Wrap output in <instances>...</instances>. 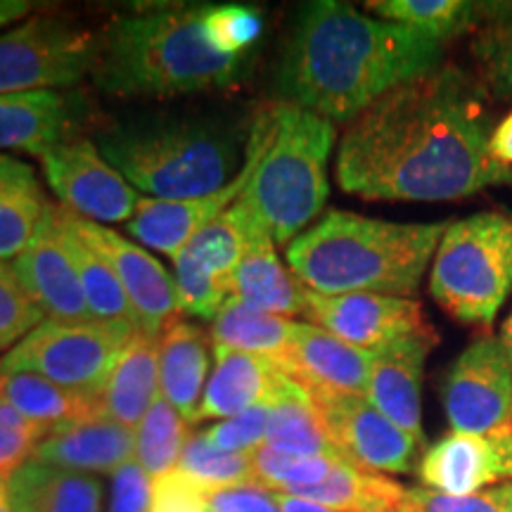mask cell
I'll return each instance as SVG.
<instances>
[{
    "label": "cell",
    "instance_id": "obj_40",
    "mask_svg": "<svg viewBox=\"0 0 512 512\" xmlns=\"http://www.w3.org/2000/svg\"><path fill=\"white\" fill-rule=\"evenodd\" d=\"M176 266V290H178V306L188 316L214 320L219 316L223 306L233 294L230 278L211 273L200 261L192 256L188 249L174 259Z\"/></svg>",
    "mask_w": 512,
    "mask_h": 512
},
{
    "label": "cell",
    "instance_id": "obj_44",
    "mask_svg": "<svg viewBox=\"0 0 512 512\" xmlns=\"http://www.w3.org/2000/svg\"><path fill=\"white\" fill-rule=\"evenodd\" d=\"M268 411H271L268 406L249 408L245 413L221 420L219 425L204 432V437H207L211 446L219 448V451L252 453L266 444Z\"/></svg>",
    "mask_w": 512,
    "mask_h": 512
},
{
    "label": "cell",
    "instance_id": "obj_12",
    "mask_svg": "<svg viewBox=\"0 0 512 512\" xmlns=\"http://www.w3.org/2000/svg\"><path fill=\"white\" fill-rule=\"evenodd\" d=\"M273 133V110H266L256 119L252 128V138L247 145L245 166L233 183L209 197H197V200H140L136 216L128 221V233L138 238L143 245L152 247L155 252H162L171 259L188 247V242L195 238L200 230L221 216L228 207H233L240 200L242 192L247 190L249 181H252L256 166H259L261 157H264L268 140Z\"/></svg>",
    "mask_w": 512,
    "mask_h": 512
},
{
    "label": "cell",
    "instance_id": "obj_37",
    "mask_svg": "<svg viewBox=\"0 0 512 512\" xmlns=\"http://www.w3.org/2000/svg\"><path fill=\"white\" fill-rule=\"evenodd\" d=\"M475 55L491 91L512 95V3H486V19L479 27Z\"/></svg>",
    "mask_w": 512,
    "mask_h": 512
},
{
    "label": "cell",
    "instance_id": "obj_9",
    "mask_svg": "<svg viewBox=\"0 0 512 512\" xmlns=\"http://www.w3.org/2000/svg\"><path fill=\"white\" fill-rule=\"evenodd\" d=\"M98 62V38L60 15H34L0 36V95L74 86Z\"/></svg>",
    "mask_w": 512,
    "mask_h": 512
},
{
    "label": "cell",
    "instance_id": "obj_39",
    "mask_svg": "<svg viewBox=\"0 0 512 512\" xmlns=\"http://www.w3.org/2000/svg\"><path fill=\"white\" fill-rule=\"evenodd\" d=\"M202 29L216 53L247 57L264 34V15L252 5H204Z\"/></svg>",
    "mask_w": 512,
    "mask_h": 512
},
{
    "label": "cell",
    "instance_id": "obj_21",
    "mask_svg": "<svg viewBox=\"0 0 512 512\" xmlns=\"http://www.w3.org/2000/svg\"><path fill=\"white\" fill-rule=\"evenodd\" d=\"M83 110V100L57 91L0 95V150L41 157L50 147L76 138Z\"/></svg>",
    "mask_w": 512,
    "mask_h": 512
},
{
    "label": "cell",
    "instance_id": "obj_22",
    "mask_svg": "<svg viewBox=\"0 0 512 512\" xmlns=\"http://www.w3.org/2000/svg\"><path fill=\"white\" fill-rule=\"evenodd\" d=\"M136 453V432L110 418H93L57 427L41 441L34 460L81 472H114L131 463Z\"/></svg>",
    "mask_w": 512,
    "mask_h": 512
},
{
    "label": "cell",
    "instance_id": "obj_23",
    "mask_svg": "<svg viewBox=\"0 0 512 512\" xmlns=\"http://www.w3.org/2000/svg\"><path fill=\"white\" fill-rule=\"evenodd\" d=\"M233 297L273 316H297L306 311V287L280 264L273 238L254 223L245 256L230 275Z\"/></svg>",
    "mask_w": 512,
    "mask_h": 512
},
{
    "label": "cell",
    "instance_id": "obj_33",
    "mask_svg": "<svg viewBox=\"0 0 512 512\" xmlns=\"http://www.w3.org/2000/svg\"><path fill=\"white\" fill-rule=\"evenodd\" d=\"M366 10L384 22L403 24L446 43L467 31H475L486 19V3L470 0H375Z\"/></svg>",
    "mask_w": 512,
    "mask_h": 512
},
{
    "label": "cell",
    "instance_id": "obj_30",
    "mask_svg": "<svg viewBox=\"0 0 512 512\" xmlns=\"http://www.w3.org/2000/svg\"><path fill=\"white\" fill-rule=\"evenodd\" d=\"M292 496L311 498L339 512H396L406 501V489L394 479L339 460L323 482L292 491Z\"/></svg>",
    "mask_w": 512,
    "mask_h": 512
},
{
    "label": "cell",
    "instance_id": "obj_15",
    "mask_svg": "<svg viewBox=\"0 0 512 512\" xmlns=\"http://www.w3.org/2000/svg\"><path fill=\"white\" fill-rule=\"evenodd\" d=\"M69 221L76 233L112 266L124 287L140 332L157 337L159 332H166L178 323L181 306H178L176 280L166 273L155 256L147 254L136 242L121 238L114 230L81 219L72 211H69Z\"/></svg>",
    "mask_w": 512,
    "mask_h": 512
},
{
    "label": "cell",
    "instance_id": "obj_24",
    "mask_svg": "<svg viewBox=\"0 0 512 512\" xmlns=\"http://www.w3.org/2000/svg\"><path fill=\"white\" fill-rule=\"evenodd\" d=\"M207 375L209 335L178 320L159 339V389L185 422H200Z\"/></svg>",
    "mask_w": 512,
    "mask_h": 512
},
{
    "label": "cell",
    "instance_id": "obj_20",
    "mask_svg": "<svg viewBox=\"0 0 512 512\" xmlns=\"http://www.w3.org/2000/svg\"><path fill=\"white\" fill-rule=\"evenodd\" d=\"M439 344L437 330L403 337L375 351L366 399L401 430L425 441L422 434V375L432 347Z\"/></svg>",
    "mask_w": 512,
    "mask_h": 512
},
{
    "label": "cell",
    "instance_id": "obj_51",
    "mask_svg": "<svg viewBox=\"0 0 512 512\" xmlns=\"http://www.w3.org/2000/svg\"><path fill=\"white\" fill-rule=\"evenodd\" d=\"M501 339H503L505 349H508V354H510V361H512V313H510V316H508V320H505V325H503V335H501Z\"/></svg>",
    "mask_w": 512,
    "mask_h": 512
},
{
    "label": "cell",
    "instance_id": "obj_45",
    "mask_svg": "<svg viewBox=\"0 0 512 512\" xmlns=\"http://www.w3.org/2000/svg\"><path fill=\"white\" fill-rule=\"evenodd\" d=\"M150 512H209L207 489L181 470L166 472L152 479Z\"/></svg>",
    "mask_w": 512,
    "mask_h": 512
},
{
    "label": "cell",
    "instance_id": "obj_53",
    "mask_svg": "<svg viewBox=\"0 0 512 512\" xmlns=\"http://www.w3.org/2000/svg\"><path fill=\"white\" fill-rule=\"evenodd\" d=\"M396 512H415L413 508H411V505H408L406 501H403V505H401V508L399 510H396Z\"/></svg>",
    "mask_w": 512,
    "mask_h": 512
},
{
    "label": "cell",
    "instance_id": "obj_36",
    "mask_svg": "<svg viewBox=\"0 0 512 512\" xmlns=\"http://www.w3.org/2000/svg\"><path fill=\"white\" fill-rule=\"evenodd\" d=\"M176 470L195 479L207 491L226 486L256 484L252 470V453H226L214 448L204 434H190L185 441Z\"/></svg>",
    "mask_w": 512,
    "mask_h": 512
},
{
    "label": "cell",
    "instance_id": "obj_47",
    "mask_svg": "<svg viewBox=\"0 0 512 512\" xmlns=\"http://www.w3.org/2000/svg\"><path fill=\"white\" fill-rule=\"evenodd\" d=\"M209 512H280L273 491L259 484L226 486L207 491Z\"/></svg>",
    "mask_w": 512,
    "mask_h": 512
},
{
    "label": "cell",
    "instance_id": "obj_19",
    "mask_svg": "<svg viewBox=\"0 0 512 512\" xmlns=\"http://www.w3.org/2000/svg\"><path fill=\"white\" fill-rule=\"evenodd\" d=\"M214 361V373L204 389L200 420H226L249 408L275 406L304 389L268 358L214 344Z\"/></svg>",
    "mask_w": 512,
    "mask_h": 512
},
{
    "label": "cell",
    "instance_id": "obj_1",
    "mask_svg": "<svg viewBox=\"0 0 512 512\" xmlns=\"http://www.w3.org/2000/svg\"><path fill=\"white\" fill-rule=\"evenodd\" d=\"M489 140L484 88L460 67H439L351 121L339 140L337 183L389 202H451L512 185V169L489 155Z\"/></svg>",
    "mask_w": 512,
    "mask_h": 512
},
{
    "label": "cell",
    "instance_id": "obj_50",
    "mask_svg": "<svg viewBox=\"0 0 512 512\" xmlns=\"http://www.w3.org/2000/svg\"><path fill=\"white\" fill-rule=\"evenodd\" d=\"M31 10H34V3L29 0H0V29L31 15Z\"/></svg>",
    "mask_w": 512,
    "mask_h": 512
},
{
    "label": "cell",
    "instance_id": "obj_48",
    "mask_svg": "<svg viewBox=\"0 0 512 512\" xmlns=\"http://www.w3.org/2000/svg\"><path fill=\"white\" fill-rule=\"evenodd\" d=\"M489 155L503 166L512 164V112L491 131Z\"/></svg>",
    "mask_w": 512,
    "mask_h": 512
},
{
    "label": "cell",
    "instance_id": "obj_8",
    "mask_svg": "<svg viewBox=\"0 0 512 512\" xmlns=\"http://www.w3.org/2000/svg\"><path fill=\"white\" fill-rule=\"evenodd\" d=\"M136 332L133 323L43 320L0 358V373H34L83 399L100 401L121 351Z\"/></svg>",
    "mask_w": 512,
    "mask_h": 512
},
{
    "label": "cell",
    "instance_id": "obj_11",
    "mask_svg": "<svg viewBox=\"0 0 512 512\" xmlns=\"http://www.w3.org/2000/svg\"><path fill=\"white\" fill-rule=\"evenodd\" d=\"M43 174L62 207L93 223H119L136 216L143 197L133 185L107 164L98 145L72 138L50 147L38 157Z\"/></svg>",
    "mask_w": 512,
    "mask_h": 512
},
{
    "label": "cell",
    "instance_id": "obj_32",
    "mask_svg": "<svg viewBox=\"0 0 512 512\" xmlns=\"http://www.w3.org/2000/svg\"><path fill=\"white\" fill-rule=\"evenodd\" d=\"M268 408L271 411L264 446L299 458H342L332 444L316 401L306 389Z\"/></svg>",
    "mask_w": 512,
    "mask_h": 512
},
{
    "label": "cell",
    "instance_id": "obj_42",
    "mask_svg": "<svg viewBox=\"0 0 512 512\" xmlns=\"http://www.w3.org/2000/svg\"><path fill=\"white\" fill-rule=\"evenodd\" d=\"M48 434L46 427L24 418L8 401L0 399V482H8L19 467L29 463Z\"/></svg>",
    "mask_w": 512,
    "mask_h": 512
},
{
    "label": "cell",
    "instance_id": "obj_16",
    "mask_svg": "<svg viewBox=\"0 0 512 512\" xmlns=\"http://www.w3.org/2000/svg\"><path fill=\"white\" fill-rule=\"evenodd\" d=\"M425 489L470 496L512 482V434L451 432L427 448L418 465Z\"/></svg>",
    "mask_w": 512,
    "mask_h": 512
},
{
    "label": "cell",
    "instance_id": "obj_10",
    "mask_svg": "<svg viewBox=\"0 0 512 512\" xmlns=\"http://www.w3.org/2000/svg\"><path fill=\"white\" fill-rule=\"evenodd\" d=\"M441 399L453 432L512 434V361L503 339H475L448 368Z\"/></svg>",
    "mask_w": 512,
    "mask_h": 512
},
{
    "label": "cell",
    "instance_id": "obj_49",
    "mask_svg": "<svg viewBox=\"0 0 512 512\" xmlns=\"http://www.w3.org/2000/svg\"><path fill=\"white\" fill-rule=\"evenodd\" d=\"M275 501L280 505V512H339L335 508H328V505L311 501V498L292 496V494H278L273 491Z\"/></svg>",
    "mask_w": 512,
    "mask_h": 512
},
{
    "label": "cell",
    "instance_id": "obj_6",
    "mask_svg": "<svg viewBox=\"0 0 512 512\" xmlns=\"http://www.w3.org/2000/svg\"><path fill=\"white\" fill-rule=\"evenodd\" d=\"M335 124L294 105L273 107V133L240 202L285 245L323 211Z\"/></svg>",
    "mask_w": 512,
    "mask_h": 512
},
{
    "label": "cell",
    "instance_id": "obj_25",
    "mask_svg": "<svg viewBox=\"0 0 512 512\" xmlns=\"http://www.w3.org/2000/svg\"><path fill=\"white\" fill-rule=\"evenodd\" d=\"M159 389V339L147 332H136L121 351L117 366L100 394L105 418L136 432Z\"/></svg>",
    "mask_w": 512,
    "mask_h": 512
},
{
    "label": "cell",
    "instance_id": "obj_31",
    "mask_svg": "<svg viewBox=\"0 0 512 512\" xmlns=\"http://www.w3.org/2000/svg\"><path fill=\"white\" fill-rule=\"evenodd\" d=\"M57 216H60L64 245H67V252L72 256V264L76 268V275H79L83 297H86L93 320L136 325V316H133L124 287H121L117 275H114L112 266L76 233L72 221H69L67 209L57 207Z\"/></svg>",
    "mask_w": 512,
    "mask_h": 512
},
{
    "label": "cell",
    "instance_id": "obj_46",
    "mask_svg": "<svg viewBox=\"0 0 512 512\" xmlns=\"http://www.w3.org/2000/svg\"><path fill=\"white\" fill-rule=\"evenodd\" d=\"M152 477L136 460L119 467L112 475V501L107 512H150Z\"/></svg>",
    "mask_w": 512,
    "mask_h": 512
},
{
    "label": "cell",
    "instance_id": "obj_43",
    "mask_svg": "<svg viewBox=\"0 0 512 512\" xmlns=\"http://www.w3.org/2000/svg\"><path fill=\"white\" fill-rule=\"evenodd\" d=\"M406 503L415 512H510L512 482L470 496H448L418 486V489H406Z\"/></svg>",
    "mask_w": 512,
    "mask_h": 512
},
{
    "label": "cell",
    "instance_id": "obj_27",
    "mask_svg": "<svg viewBox=\"0 0 512 512\" xmlns=\"http://www.w3.org/2000/svg\"><path fill=\"white\" fill-rule=\"evenodd\" d=\"M50 209L36 171L27 162L0 155V261L17 259Z\"/></svg>",
    "mask_w": 512,
    "mask_h": 512
},
{
    "label": "cell",
    "instance_id": "obj_38",
    "mask_svg": "<svg viewBox=\"0 0 512 512\" xmlns=\"http://www.w3.org/2000/svg\"><path fill=\"white\" fill-rule=\"evenodd\" d=\"M342 458H299L259 446L252 451V470L256 484L278 494H292L306 486H316L335 470Z\"/></svg>",
    "mask_w": 512,
    "mask_h": 512
},
{
    "label": "cell",
    "instance_id": "obj_17",
    "mask_svg": "<svg viewBox=\"0 0 512 512\" xmlns=\"http://www.w3.org/2000/svg\"><path fill=\"white\" fill-rule=\"evenodd\" d=\"M12 268H15L19 283L48 320H57V323L93 320L72 256L64 245L57 204H50L34 240L17 256Z\"/></svg>",
    "mask_w": 512,
    "mask_h": 512
},
{
    "label": "cell",
    "instance_id": "obj_4",
    "mask_svg": "<svg viewBox=\"0 0 512 512\" xmlns=\"http://www.w3.org/2000/svg\"><path fill=\"white\" fill-rule=\"evenodd\" d=\"M202 12L204 5H164L114 19L98 38L93 79L100 91L166 98L238 81L247 57L216 53L204 36Z\"/></svg>",
    "mask_w": 512,
    "mask_h": 512
},
{
    "label": "cell",
    "instance_id": "obj_18",
    "mask_svg": "<svg viewBox=\"0 0 512 512\" xmlns=\"http://www.w3.org/2000/svg\"><path fill=\"white\" fill-rule=\"evenodd\" d=\"M375 351L351 347L313 323L294 325V337L280 370L302 384L313 399L366 396Z\"/></svg>",
    "mask_w": 512,
    "mask_h": 512
},
{
    "label": "cell",
    "instance_id": "obj_28",
    "mask_svg": "<svg viewBox=\"0 0 512 512\" xmlns=\"http://www.w3.org/2000/svg\"><path fill=\"white\" fill-rule=\"evenodd\" d=\"M0 399L48 432L74 422L105 418L100 401L83 399L34 373H0Z\"/></svg>",
    "mask_w": 512,
    "mask_h": 512
},
{
    "label": "cell",
    "instance_id": "obj_3",
    "mask_svg": "<svg viewBox=\"0 0 512 512\" xmlns=\"http://www.w3.org/2000/svg\"><path fill=\"white\" fill-rule=\"evenodd\" d=\"M448 223H392L332 209L287 247L294 278L316 294H415Z\"/></svg>",
    "mask_w": 512,
    "mask_h": 512
},
{
    "label": "cell",
    "instance_id": "obj_14",
    "mask_svg": "<svg viewBox=\"0 0 512 512\" xmlns=\"http://www.w3.org/2000/svg\"><path fill=\"white\" fill-rule=\"evenodd\" d=\"M304 316L351 347L380 351L403 337L434 330L422 304L387 294H316L306 290Z\"/></svg>",
    "mask_w": 512,
    "mask_h": 512
},
{
    "label": "cell",
    "instance_id": "obj_54",
    "mask_svg": "<svg viewBox=\"0 0 512 512\" xmlns=\"http://www.w3.org/2000/svg\"><path fill=\"white\" fill-rule=\"evenodd\" d=\"M510 512H512V510H510Z\"/></svg>",
    "mask_w": 512,
    "mask_h": 512
},
{
    "label": "cell",
    "instance_id": "obj_2",
    "mask_svg": "<svg viewBox=\"0 0 512 512\" xmlns=\"http://www.w3.org/2000/svg\"><path fill=\"white\" fill-rule=\"evenodd\" d=\"M446 43L339 0L304 3L275 74L287 105L354 121L403 83L437 72Z\"/></svg>",
    "mask_w": 512,
    "mask_h": 512
},
{
    "label": "cell",
    "instance_id": "obj_5",
    "mask_svg": "<svg viewBox=\"0 0 512 512\" xmlns=\"http://www.w3.org/2000/svg\"><path fill=\"white\" fill-rule=\"evenodd\" d=\"M98 150L128 183L159 200L209 197L226 188L235 143L219 126L188 119H147L112 128Z\"/></svg>",
    "mask_w": 512,
    "mask_h": 512
},
{
    "label": "cell",
    "instance_id": "obj_26",
    "mask_svg": "<svg viewBox=\"0 0 512 512\" xmlns=\"http://www.w3.org/2000/svg\"><path fill=\"white\" fill-rule=\"evenodd\" d=\"M8 498L15 512H100L102 482L31 458L12 475Z\"/></svg>",
    "mask_w": 512,
    "mask_h": 512
},
{
    "label": "cell",
    "instance_id": "obj_41",
    "mask_svg": "<svg viewBox=\"0 0 512 512\" xmlns=\"http://www.w3.org/2000/svg\"><path fill=\"white\" fill-rule=\"evenodd\" d=\"M43 323V311L19 283L15 268L0 261V351L17 347Z\"/></svg>",
    "mask_w": 512,
    "mask_h": 512
},
{
    "label": "cell",
    "instance_id": "obj_29",
    "mask_svg": "<svg viewBox=\"0 0 512 512\" xmlns=\"http://www.w3.org/2000/svg\"><path fill=\"white\" fill-rule=\"evenodd\" d=\"M292 320L247 306L230 297L211 325V342L242 354L261 356L280 366L294 337Z\"/></svg>",
    "mask_w": 512,
    "mask_h": 512
},
{
    "label": "cell",
    "instance_id": "obj_52",
    "mask_svg": "<svg viewBox=\"0 0 512 512\" xmlns=\"http://www.w3.org/2000/svg\"><path fill=\"white\" fill-rule=\"evenodd\" d=\"M0 512H15L10 505L8 486H5V482H0Z\"/></svg>",
    "mask_w": 512,
    "mask_h": 512
},
{
    "label": "cell",
    "instance_id": "obj_35",
    "mask_svg": "<svg viewBox=\"0 0 512 512\" xmlns=\"http://www.w3.org/2000/svg\"><path fill=\"white\" fill-rule=\"evenodd\" d=\"M256 219L240 200L207 223L200 233L188 242V252L211 273L230 278L245 256L249 233Z\"/></svg>",
    "mask_w": 512,
    "mask_h": 512
},
{
    "label": "cell",
    "instance_id": "obj_34",
    "mask_svg": "<svg viewBox=\"0 0 512 512\" xmlns=\"http://www.w3.org/2000/svg\"><path fill=\"white\" fill-rule=\"evenodd\" d=\"M188 437V422L159 394L136 430V453H133V460L152 479L162 477L166 472L176 470Z\"/></svg>",
    "mask_w": 512,
    "mask_h": 512
},
{
    "label": "cell",
    "instance_id": "obj_7",
    "mask_svg": "<svg viewBox=\"0 0 512 512\" xmlns=\"http://www.w3.org/2000/svg\"><path fill=\"white\" fill-rule=\"evenodd\" d=\"M512 292V216L482 211L448 223L430 273V294L448 316L489 328Z\"/></svg>",
    "mask_w": 512,
    "mask_h": 512
},
{
    "label": "cell",
    "instance_id": "obj_13",
    "mask_svg": "<svg viewBox=\"0 0 512 512\" xmlns=\"http://www.w3.org/2000/svg\"><path fill=\"white\" fill-rule=\"evenodd\" d=\"M316 401L337 453L377 475H408L418 463L420 441L382 415L366 396H323Z\"/></svg>",
    "mask_w": 512,
    "mask_h": 512
}]
</instances>
